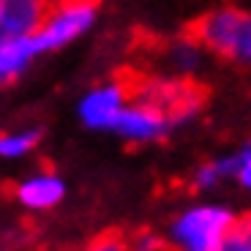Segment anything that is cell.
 <instances>
[{
    "label": "cell",
    "mask_w": 251,
    "mask_h": 251,
    "mask_svg": "<svg viewBox=\"0 0 251 251\" xmlns=\"http://www.w3.org/2000/svg\"><path fill=\"white\" fill-rule=\"evenodd\" d=\"M194 38L224 60L251 66V14L240 8H213L194 25Z\"/></svg>",
    "instance_id": "2"
},
{
    "label": "cell",
    "mask_w": 251,
    "mask_h": 251,
    "mask_svg": "<svg viewBox=\"0 0 251 251\" xmlns=\"http://www.w3.org/2000/svg\"><path fill=\"white\" fill-rule=\"evenodd\" d=\"M0 38H3V36H0Z\"/></svg>",
    "instance_id": "14"
},
{
    "label": "cell",
    "mask_w": 251,
    "mask_h": 251,
    "mask_svg": "<svg viewBox=\"0 0 251 251\" xmlns=\"http://www.w3.org/2000/svg\"><path fill=\"white\" fill-rule=\"evenodd\" d=\"M99 19V3L96 0H52L44 22L33 33L41 52H57L63 47L74 44L76 38L90 33Z\"/></svg>",
    "instance_id": "3"
},
{
    "label": "cell",
    "mask_w": 251,
    "mask_h": 251,
    "mask_svg": "<svg viewBox=\"0 0 251 251\" xmlns=\"http://www.w3.org/2000/svg\"><path fill=\"white\" fill-rule=\"evenodd\" d=\"M202 50H205V47H202L197 38H183V41H177V44L170 47L167 60H170V66L177 74H191L194 69H200Z\"/></svg>",
    "instance_id": "11"
},
{
    "label": "cell",
    "mask_w": 251,
    "mask_h": 251,
    "mask_svg": "<svg viewBox=\"0 0 251 251\" xmlns=\"http://www.w3.org/2000/svg\"><path fill=\"white\" fill-rule=\"evenodd\" d=\"M229 158H232V167H235V180L246 191H251V139H246L238 151L229 153Z\"/></svg>",
    "instance_id": "12"
},
{
    "label": "cell",
    "mask_w": 251,
    "mask_h": 251,
    "mask_svg": "<svg viewBox=\"0 0 251 251\" xmlns=\"http://www.w3.org/2000/svg\"><path fill=\"white\" fill-rule=\"evenodd\" d=\"M172 126H175V120H172L170 109L158 99L145 96V99H137V101L128 99V104L115 118L109 134L120 137L128 145H153L167 137Z\"/></svg>",
    "instance_id": "4"
},
{
    "label": "cell",
    "mask_w": 251,
    "mask_h": 251,
    "mask_svg": "<svg viewBox=\"0 0 251 251\" xmlns=\"http://www.w3.org/2000/svg\"><path fill=\"white\" fill-rule=\"evenodd\" d=\"M235 219L229 207L216 202L191 205L170 224V243L183 251H221Z\"/></svg>",
    "instance_id": "1"
},
{
    "label": "cell",
    "mask_w": 251,
    "mask_h": 251,
    "mask_svg": "<svg viewBox=\"0 0 251 251\" xmlns=\"http://www.w3.org/2000/svg\"><path fill=\"white\" fill-rule=\"evenodd\" d=\"M249 224H251V216H249Z\"/></svg>",
    "instance_id": "13"
},
{
    "label": "cell",
    "mask_w": 251,
    "mask_h": 251,
    "mask_svg": "<svg viewBox=\"0 0 251 251\" xmlns=\"http://www.w3.org/2000/svg\"><path fill=\"white\" fill-rule=\"evenodd\" d=\"M41 142L38 128H17V131H3L0 134V158L3 161H17V158L30 156Z\"/></svg>",
    "instance_id": "9"
},
{
    "label": "cell",
    "mask_w": 251,
    "mask_h": 251,
    "mask_svg": "<svg viewBox=\"0 0 251 251\" xmlns=\"http://www.w3.org/2000/svg\"><path fill=\"white\" fill-rule=\"evenodd\" d=\"M41 55L44 52H41L33 33L0 38V85L19 79L33 66V60H38Z\"/></svg>",
    "instance_id": "8"
},
{
    "label": "cell",
    "mask_w": 251,
    "mask_h": 251,
    "mask_svg": "<svg viewBox=\"0 0 251 251\" xmlns=\"http://www.w3.org/2000/svg\"><path fill=\"white\" fill-rule=\"evenodd\" d=\"M126 104L128 90L123 82H101L76 101V118L90 131H109Z\"/></svg>",
    "instance_id": "5"
},
{
    "label": "cell",
    "mask_w": 251,
    "mask_h": 251,
    "mask_svg": "<svg viewBox=\"0 0 251 251\" xmlns=\"http://www.w3.org/2000/svg\"><path fill=\"white\" fill-rule=\"evenodd\" d=\"M14 200L25 210H30V213H44V210H52V207H57L66 200V180L57 172L27 175L17 183Z\"/></svg>",
    "instance_id": "6"
},
{
    "label": "cell",
    "mask_w": 251,
    "mask_h": 251,
    "mask_svg": "<svg viewBox=\"0 0 251 251\" xmlns=\"http://www.w3.org/2000/svg\"><path fill=\"white\" fill-rule=\"evenodd\" d=\"M226 180H235V167H232V158L229 156L200 164L194 170V177H191L194 188H200V191H213V188H219Z\"/></svg>",
    "instance_id": "10"
},
{
    "label": "cell",
    "mask_w": 251,
    "mask_h": 251,
    "mask_svg": "<svg viewBox=\"0 0 251 251\" xmlns=\"http://www.w3.org/2000/svg\"><path fill=\"white\" fill-rule=\"evenodd\" d=\"M52 0H0V36H27L44 22Z\"/></svg>",
    "instance_id": "7"
}]
</instances>
